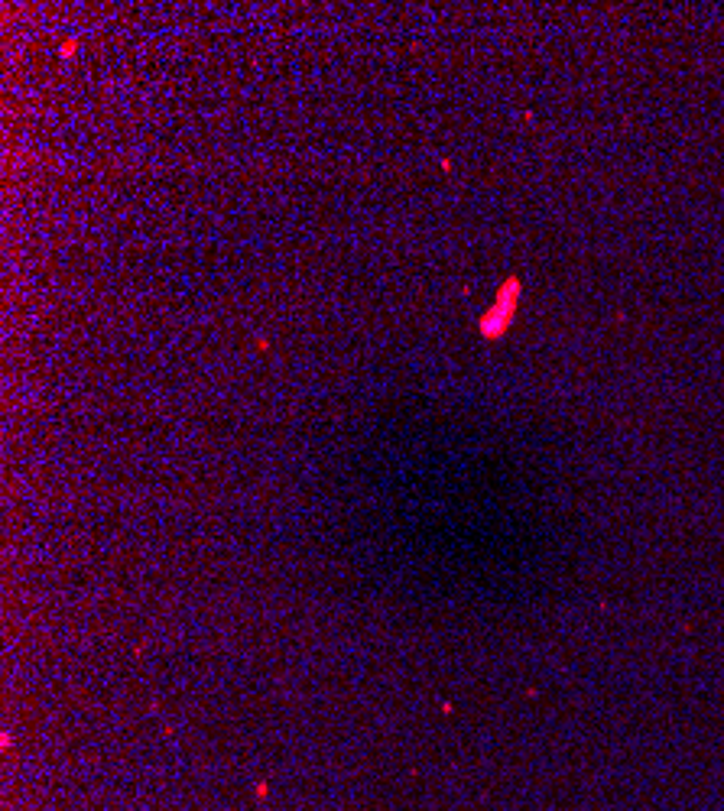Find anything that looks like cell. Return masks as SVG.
<instances>
[{"label": "cell", "mask_w": 724, "mask_h": 811, "mask_svg": "<svg viewBox=\"0 0 724 811\" xmlns=\"http://www.w3.org/2000/svg\"><path fill=\"white\" fill-rule=\"evenodd\" d=\"M510 302H513V306H516V296L510 298V289H507V292H503V296H501V306L494 308V312H487V315H484V331H487V335H497V331L503 328V322H501V318H503V315H507V306H510Z\"/></svg>", "instance_id": "1"}]
</instances>
